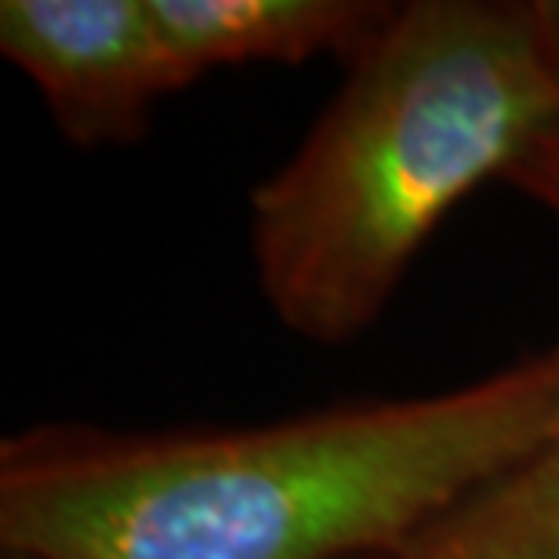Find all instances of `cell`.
<instances>
[{
    "label": "cell",
    "instance_id": "5",
    "mask_svg": "<svg viewBox=\"0 0 559 559\" xmlns=\"http://www.w3.org/2000/svg\"><path fill=\"white\" fill-rule=\"evenodd\" d=\"M411 559H559V443L451 512Z\"/></svg>",
    "mask_w": 559,
    "mask_h": 559
},
{
    "label": "cell",
    "instance_id": "4",
    "mask_svg": "<svg viewBox=\"0 0 559 559\" xmlns=\"http://www.w3.org/2000/svg\"><path fill=\"white\" fill-rule=\"evenodd\" d=\"M153 22L186 84L222 66L280 62L317 55L353 59L389 19L374 0H150Z\"/></svg>",
    "mask_w": 559,
    "mask_h": 559
},
{
    "label": "cell",
    "instance_id": "9",
    "mask_svg": "<svg viewBox=\"0 0 559 559\" xmlns=\"http://www.w3.org/2000/svg\"><path fill=\"white\" fill-rule=\"evenodd\" d=\"M552 356H556V364H559V342H556V349H552Z\"/></svg>",
    "mask_w": 559,
    "mask_h": 559
},
{
    "label": "cell",
    "instance_id": "1",
    "mask_svg": "<svg viewBox=\"0 0 559 559\" xmlns=\"http://www.w3.org/2000/svg\"><path fill=\"white\" fill-rule=\"evenodd\" d=\"M559 443L552 349L436 396L215 432L48 425L0 451V549L44 559H371Z\"/></svg>",
    "mask_w": 559,
    "mask_h": 559
},
{
    "label": "cell",
    "instance_id": "2",
    "mask_svg": "<svg viewBox=\"0 0 559 559\" xmlns=\"http://www.w3.org/2000/svg\"><path fill=\"white\" fill-rule=\"evenodd\" d=\"M559 124V0L393 4L298 153L251 197L265 301L342 345L382 317L436 226Z\"/></svg>",
    "mask_w": 559,
    "mask_h": 559
},
{
    "label": "cell",
    "instance_id": "8",
    "mask_svg": "<svg viewBox=\"0 0 559 559\" xmlns=\"http://www.w3.org/2000/svg\"><path fill=\"white\" fill-rule=\"evenodd\" d=\"M415 549H418V545H415ZM415 549H411V552H400V556H371V559H411V556H415Z\"/></svg>",
    "mask_w": 559,
    "mask_h": 559
},
{
    "label": "cell",
    "instance_id": "6",
    "mask_svg": "<svg viewBox=\"0 0 559 559\" xmlns=\"http://www.w3.org/2000/svg\"><path fill=\"white\" fill-rule=\"evenodd\" d=\"M509 182L559 218V124L534 145L531 156L512 171Z\"/></svg>",
    "mask_w": 559,
    "mask_h": 559
},
{
    "label": "cell",
    "instance_id": "7",
    "mask_svg": "<svg viewBox=\"0 0 559 559\" xmlns=\"http://www.w3.org/2000/svg\"><path fill=\"white\" fill-rule=\"evenodd\" d=\"M4 559H44V556H33V552H19V549H4Z\"/></svg>",
    "mask_w": 559,
    "mask_h": 559
},
{
    "label": "cell",
    "instance_id": "3",
    "mask_svg": "<svg viewBox=\"0 0 559 559\" xmlns=\"http://www.w3.org/2000/svg\"><path fill=\"white\" fill-rule=\"evenodd\" d=\"M0 51L84 145L131 139L153 103L186 87L150 0H4Z\"/></svg>",
    "mask_w": 559,
    "mask_h": 559
}]
</instances>
